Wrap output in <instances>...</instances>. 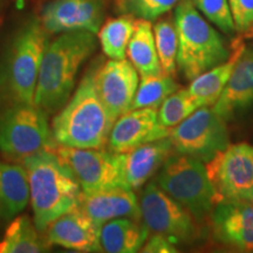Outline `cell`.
Instances as JSON below:
<instances>
[{
	"label": "cell",
	"mask_w": 253,
	"mask_h": 253,
	"mask_svg": "<svg viewBox=\"0 0 253 253\" xmlns=\"http://www.w3.org/2000/svg\"><path fill=\"white\" fill-rule=\"evenodd\" d=\"M101 63V59L91 63L74 94L53 119L50 128L58 145L97 149L108 144L115 121L97 93L96 72Z\"/></svg>",
	"instance_id": "obj_1"
},
{
	"label": "cell",
	"mask_w": 253,
	"mask_h": 253,
	"mask_svg": "<svg viewBox=\"0 0 253 253\" xmlns=\"http://www.w3.org/2000/svg\"><path fill=\"white\" fill-rule=\"evenodd\" d=\"M21 164L27 171L34 225L40 233H45L59 217L80 208L81 186L55 150L40 151Z\"/></svg>",
	"instance_id": "obj_2"
},
{
	"label": "cell",
	"mask_w": 253,
	"mask_h": 253,
	"mask_svg": "<svg viewBox=\"0 0 253 253\" xmlns=\"http://www.w3.org/2000/svg\"><path fill=\"white\" fill-rule=\"evenodd\" d=\"M96 43L95 34L88 31L66 32L48 42L34 94L37 107L47 114H55L67 103L81 66L95 52Z\"/></svg>",
	"instance_id": "obj_3"
},
{
	"label": "cell",
	"mask_w": 253,
	"mask_h": 253,
	"mask_svg": "<svg viewBox=\"0 0 253 253\" xmlns=\"http://www.w3.org/2000/svg\"><path fill=\"white\" fill-rule=\"evenodd\" d=\"M48 32L38 18L19 27L0 54V109L34 103V94Z\"/></svg>",
	"instance_id": "obj_4"
},
{
	"label": "cell",
	"mask_w": 253,
	"mask_h": 253,
	"mask_svg": "<svg viewBox=\"0 0 253 253\" xmlns=\"http://www.w3.org/2000/svg\"><path fill=\"white\" fill-rule=\"evenodd\" d=\"M178 36L177 68L188 81L226 61L231 52L221 34L198 11L192 0H181L175 9Z\"/></svg>",
	"instance_id": "obj_5"
},
{
	"label": "cell",
	"mask_w": 253,
	"mask_h": 253,
	"mask_svg": "<svg viewBox=\"0 0 253 253\" xmlns=\"http://www.w3.org/2000/svg\"><path fill=\"white\" fill-rule=\"evenodd\" d=\"M157 184L188 210L196 221L211 216L217 204L205 166L189 155H170L161 167Z\"/></svg>",
	"instance_id": "obj_6"
},
{
	"label": "cell",
	"mask_w": 253,
	"mask_h": 253,
	"mask_svg": "<svg viewBox=\"0 0 253 253\" xmlns=\"http://www.w3.org/2000/svg\"><path fill=\"white\" fill-rule=\"evenodd\" d=\"M46 112L34 103L0 109V151L14 161H23L42 150H55Z\"/></svg>",
	"instance_id": "obj_7"
},
{
	"label": "cell",
	"mask_w": 253,
	"mask_h": 253,
	"mask_svg": "<svg viewBox=\"0 0 253 253\" xmlns=\"http://www.w3.org/2000/svg\"><path fill=\"white\" fill-rule=\"evenodd\" d=\"M55 153L77 177L84 195L115 188L129 189L126 179V154L102 148L82 149L62 145L55 148Z\"/></svg>",
	"instance_id": "obj_8"
},
{
	"label": "cell",
	"mask_w": 253,
	"mask_h": 253,
	"mask_svg": "<svg viewBox=\"0 0 253 253\" xmlns=\"http://www.w3.org/2000/svg\"><path fill=\"white\" fill-rule=\"evenodd\" d=\"M169 137L177 153L189 155L203 163L230 145L226 120L218 115L212 106L195 110L184 121L170 129Z\"/></svg>",
	"instance_id": "obj_9"
},
{
	"label": "cell",
	"mask_w": 253,
	"mask_h": 253,
	"mask_svg": "<svg viewBox=\"0 0 253 253\" xmlns=\"http://www.w3.org/2000/svg\"><path fill=\"white\" fill-rule=\"evenodd\" d=\"M205 164L217 204L249 201L253 195V145L230 144Z\"/></svg>",
	"instance_id": "obj_10"
},
{
	"label": "cell",
	"mask_w": 253,
	"mask_h": 253,
	"mask_svg": "<svg viewBox=\"0 0 253 253\" xmlns=\"http://www.w3.org/2000/svg\"><path fill=\"white\" fill-rule=\"evenodd\" d=\"M138 205L142 223L150 232L166 236L176 245L192 242L197 236L194 217L157 183L145 186Z\"/></svg>",
	"instance_id": "obj_11"
},
{
	"label": "cell",
	"mask_w": 253,
	"mask_h": 253,
	"mask_svg": "<svg viewBox=\"0 0 253 253\" xmlns=\"http://www.w3.org/2000/svg\"><path fill=\"white\" fill-rule=\"evenodd\" d=\"M138 82V72L126 59L101 63L96 72L97 93L114 121L130 110Z\"/></svg>",
	"instance_id": "obj_12"
},
{
	"label": "cell",
	"mask_w": 253,
	"mask_h": 253,
	"mask_svg": "<svg viewBox=\"0 0 253 253\" xmlns=\"http://www.w3.org/2000/svg\"><path fill=\"white\" fill-rule=\"evenodd\" d=\"M103 17L101 0H54L45 6L40 20L48 33L88 31L96 34Z\"/></svg>",
	"instance_id": "obj_13"
},
{
	"label": "cell",
	"mask_w": 253,
	"mask_h": 253,
	"mask_svg": "<svg viewBox=\"0 0 253 253\" xmlns=\"http://www.w3.org/2000/svg\"><path fill=\"white\" fill-rule=\"evenodd\" d=\"M169 134L170 129L161 125L156 109H132L114 123L108 145L114 153L126 154L140 145L169 137Z\"/></svg>",
	"instance_id": "obj_14"
},
{
	"label": "cell",
	"mask_w": 253,
	"mask_h": 253,
	"mask_svg": "<svg viewBox=\"0 0 253 253\" xmlns=\"http://www.w3.org/2000/svg\"><path fill=\"white\" fill-rule=\"evenodd\" d=\"M211 224L218 242L243 252H253V204L221 202L213 208Z\"/></svg>",
	"instance_id": "obj_15"
},
{
	"label": "cell",
	"mask_w": 253,
	"mask_h": 253,
	"mask_svg": "<svg viewBox=\"0 0 253 253\" xmlns=\"http://www.w3.org/2000/svg\"><path fill=\"white\" fill-rule=\"evenodd\" d=\"M49 245L78 252H101L100 226L81 208L55 219L47 229Z\"/></svg>",
	"instance_id": "obj_16"
},
{
	"label": "cell",
	"mask_w": 253,
	"mask_h": 253,
	"mask_svg": "<svg viewBox=\"0 0 253 253\" xmlns=\"http://www.w3.org/2000/svg\"><path fill=\"white\" fill-rule=\"evenodd\" d=\"M253 104V49L244 47L235 69L212 108L229 120Z\"/></svg>",
	"instance_id": "obj_17"
},
{
	"label": "cell",
	"mask_w": 253,
	"mask_h": 253,
	"mask_svg": "<svg viewBox=\"0 0 253 253\" xmlns=\"http://www.w3.org/2000/svg\"><path fill=\"white\" fill-rule=\"evenodd\" d=\"M80 208L100 227L116 218L141 220L140 205L135 192L126 188H115L84 195Z\"/></svg>",
	"instance_id": "obj_18"
},
{
	"label": "cell",
	"mask_w": 253,
	"mask_h": 253,
	"mask_svg": "<svg viewBox=\"0 0 253 253\" xmlns=\"http://www.w3.org/2000/svg\"><path fill=\"white\" fill-rule=\"evenodd\" d=\"M173 149L170 137L149 142L126 154V179L128 188L137 190L156 173Z\"/></svg>",
	"instance_id": "obj_19"
},
{
	"label": "cell",
	"mask_w": 253,
	"mask_h": 253,
	"mask_svg": "<svg viewBox=\"0 0 253 253\" xmlns=\"http://www.w3.org/2000/svg\"><path fill=\"white\" fill-rule=\"evenodd\" d=\"M30 203V182L24 166L0 161V218L12 220Z\"/></svg>",
	"instance_id": "obj_20"
},
{
	"label": "cell",
	"mask_w": 253,
	"mask_h": 253,
	"mask_svg": "<svg viewBox=\"0 0 253 253\" xmlns=\"http://www.w3.org/2000/svg\"><path fill=\"white\" fill-rule=\"evenodd\" d=\"M150 231L140 220L132 218H116L100 227V244L103 252H140Z\"/></svg>",
	"instance_id": "obj_21"
},
{
	"label": "cell",
	"mask_w": 253,
	"mask_h": 253,
	"mask_svg": "<svg viewBox=\"0 0 253 253\" xmlns=\"http://www.w3.org/2000/svg\"><path fill=\"white\" fill-rule=\"evenodd\" d=\"M244 47V43L236 41L232 52L226 61L214 66L191 81L188 89L192 96L202 103V106H213L219 99Z\"/></svg>",
	"instance_id": "obj_22"
},
{
	"label": "cell",
	"mask_w": 253,
	"mask_h": 253,
	"mask_svg": "<svg viewBox=\"0 0 253 253\" xmlns=\"http://www.w3.org/2000/svg\"><path fill=\"white\" fill-rule=\"evenodd\" d=\"M126 55L140 77L160 74L163 72L155 45L153 25L149 20L137 19L135 21L134 33L129 41Z\"/></svg>",
	"instance_id": "obj_23"
},
{
	"label": "cell",
	"mask_w": 253,
	"mask_h": 253,
	"mask_svg": "<svg viewBox=\"0 0 253 253\" xmlns=\"http://www.w3.org/2000/svg\"><path fill=\"white\" fill-rule=\"evenodd\" d=\"M39 233L34 221L27 216L13 218L0 240V253H41L48 251V242L41 238Z\"/></svg>",
	"instance_id": "obj_24"
},
{
	"label": "cell",
	"mask_w": 253,
	"mask_h": 253,
	"mask_svg": "<svg viewBox=\"0 0 253 253\" xmlns=\"http://www.w3.org/2000/svg\"><path fill=\"white\" fill-rule=\"evenodd\" d=\"M132 15L110 19L97 32L103 53L112 60H123L126 56V48L135 28Z\"/></svg>",
	"instance_id": "obj_25"
},
{
	"label": "cell",
	"mask_w": 253,
	"mask_h": 253,
	"mask_svg": "<svg viewBox=\"0 0 253 253\" xmlns=\"http://www.w3.org/2000/svg\"><path fill=\"white\" fill-rule=\"evenodd\" d=\"M179 88V84L171 75L160 73L155 75L141 77L137 90L132 100L130 110L141 108H160L163 101Z\"/></svg>",
	"instance_id": "obj_26"
},
{
	"label": "cell",
	"mask_w": 253,
	"mask_h": 253,
	"mask_svg": "<svg viewBox=\"0 0 253 253\" xmlns=\"http://www.w3.org/2000/svg\"><path fill=\"white\" fill-rule=\"evenodd\" d=\"M154 38L162 71L175 77L177 71L178 36L173 18H164L154 25Z\"/></svg>",
	"instance_id": "obj_27"
},
{
	"label": "cell",
	"mask_w": 253,
	"mask_h": 253,
	"mask_svg": "<svg viewBox=\"0 0 253 253\" xmlns=\"http://www.w3.org/2000/svg\"><path fill=\"white\" fill-rule=\"evenodd\" d=\"M202 103L195 99L189 89H177L160 106L157 115L161 125L171 129L201 108Z\"/></svg>",
	"instance_id": "obj_28"
},
{
	"label": "cell",
	"mask_w": 253,
	"mask_h": 253,
	"mask_svg": "<svg viewBox=\"0 0 253 253\" xmlns=\"http://www.w3.org/2000/svg\"><path fill=\"white\" fill-rule=\"evenodd\" d=\"M179 0H119V6L126 14L144 20H155L171 11Z\"/></svg>",
	"instance_id": "obj_29"
},
{
	"label": "cell",
	"mask_w": 253,
	"mask_h": 253,
	"mask_svg": "<svg viewBox=\"0 0 253 253\" xmlns=\"http://www.w3.org/2000/svg\"><path fill=\"white\" fill-rule=\"evenodd\" d=\"M199 12L225 34L236 31L229 0H192Z\"/></svg>",
	"instance_id": "obj_30"
},
{
	"label": "cell",
	"mask_w": 253,
	"mask_h": 253,
	"mask_svg": "<svg viewBox=\"0 0 253 253\" xmlns=\"http://www.w3.org/2000/svg\"><path fill=\"white\" fill-rule=\"evenodd\" d=\"M236 31L248 32L253 28V0H229Z\"/></svg>",
	"instance_id": "obj_31"
},
{
	"label": "cell",
	"mask_w": 253,
	"mask_h": 253,
	"mask_svg": "<svg viewBox=\"0 0 253 253\" xmlns=\"http://www.w3.org/2000/svg\"><path fill=\"white\" fill-rule=\"evenodd\" d=\"M177 245L169 239L168 237L160 235V233H153L145 240L141 252L144 253H176Z\"/></svg>",
	"instance_id": "obj_32"
},
{
	"label": "cell",
	"mask_w": 253,
	"mask_h": 253,
	"mask_svg": "<svg viewBox=\"0 0 253 253\" xmlns=\"http://www.w3.org/2000/svg\"><path fill=\"white\" fill-rule=\"evenodd\" d=\"M1 7H2V0H0V14H1Z\"/></svg>",
	"instance_id": "obj_33"
},
{
	"label": "cell",
	"mask_w": 253,
	"mask_h": 253,
	"mask_svg": "<svg viewBox=\"0 0 253 253\" xmlns=\"http://www.w3.org/2000/svg\"><path fill=\"white\" fill-rule=\"evenodd\" d=\"M249 202H251V203L253 204V195L251 196V197H250V199H249Z\"/></svg>",
	"instance_id": "obj_34"
}]
</instances>
